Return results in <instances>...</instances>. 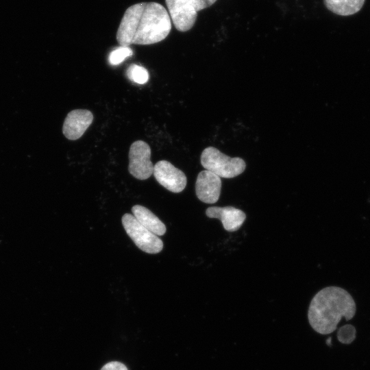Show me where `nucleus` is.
Instances as JSON below:
<instances>
[{
    "label": "nucleus",
    "instance_id": "1",
    "mask_svg": "<svg viewBox=\"0 0 370 370\" xmlns=\"http://www.w3.org/2000/svg\"><path fill=\"white\" fill-rule=\"evenodd\" d=\"M171 29V17L162 4L140 2L126 9L116 38L121 47L152 45L166 38Z\"/></svg>",
    "mask_w": 370,
    "mask_h": 370
},
{
    "label": "nucleus",
    "instance_id": "2",
    "mask_svg": "<svg viewBox=\"0 0 370 370\" xmlns=\"http://www.w3.org/2000/svg\"><path fill=\"white\" fill-rule=\"evenodd\" d=\"M356 306L352 295L344 288L328 286L312 297L308 310V322L321 334H329L336 330L342 317L347 321L356 314Z\"/></svg>",
    "mask_w": 370,
    "mask_h": 370
},
{
    "label": "nucleus",
    "instance_id": "3",
    "mask_svg": "<svg viewBox=\"0 0 370 370\" xmlns=\"http://www.w3.org/2000/svg\"><path fill=\"white\" fill-rule=\"evenodd\" d=\"M217 0H165L169 14L180 32L190 30L195 25L197 12L213 5Z\"/></svg>",
    "mask_w": 370,
    "mask_h": 370
},
{
    "label": "nucleus",
    "instance_id": "4",
    "mask_svg": "<svg viewBox=\"0 0 370 370\" xmlns=\"http://www.w3.org/2000/svg\"><path fill=\"white\" fill-rule=\"evenodd\" d=\"M201 164L206 169L220 177L232 178L241 174L245 169V162L241 158H230L214 147L204 149Z\"/></svg>",
    "mask_w": 370,
    "mask_h": 370
},
{
    "label": "nucleus",
    "instance_id": "5",
    "mask_svg": "<svg viewBox=\"0 0 370 370\" xmlns=\"http://www.w3.org/2000/svg\"><path fill=\"white\" fill-rule=\"evenodd\" d=\"M121 221L126 233L140 250L151 254L162 251V241L142 225L134 215L126 213L123 215Z\"/></svg>",
    "mask_w": 370,
    "mask_h": 370
},
{
    "label": "nucleus",
    "instance_id": "6",
    "mask_svg": "<svg viewBox=\"0 0 370 370\" xmlns=\"http://www.w3.org/2000/svg\"><path fill=\"white\" fill-rule=\"evenodd\" d=\"M151 148L143 140L134 142L129 151L128 171L135 178L145 180L153 173V164L150 160Z\"/></svg>",
    "mask_w": 370,
    "mask_h": 370
},
{
    "label": "nucleus",
    "instance_id": "7",
    "mask_svg": "<svg viewBox=\"0 0 370 370\" xmlns=\"http://www.w3.org/2000/svg\"><path fill=\"white\" fill-rule=\"evenodd\" d=\"M153 173L157 182L172 193H180L186 186L187 179L184 173L169 161H158L153 166Z\"/></svg>",
    "mask_w": 370,
    "mask_h": 370
},
{
    "label": "nucleus",
    "instance_id": "8",
    "mask_svg": "<svg viewBox=\"0 0 370 370\" xmlns=\"http://www.w3.org/2000/svg\"><path fill=\"white\" fill-rule=\"evenodd\" d=\"M221 180L214 173L204 170L197 177L195 192L197 198L206 204L216 203L220 197Z\"/></svg>",
    "mask_w": 370,
    "mask_h": 370
},
{
    "label": "nucleus",
    "instance_id": "9",
    "mask_svg": "<svg viewBox=\"0 0 370 370\" xmlns=\"http://www.w3.org/2000/svg\"><path fill=\"white\" fill-rule=\"evenodd\" d=\"M93 121L92 113L88 110L76 109L68 113L62 127L64 136L69 140L79 138Z\"/></svg>",
    "mask_w": 370,
    "mask_h": 370
},
{
    "label": "nucleus",
    "instance_id": "10",
    "mask_svg": "<svg viewBox=\"0 0 370 370\" xmlns=\"http://www.w3.org/2000/svg\"><path fill=\"white\" fill-rule=\"evenodd\" d=\"M206 214L209 218L219 219L223 228L228 232L238 230L246 219L243 211L233 206L209 207L206 210Z\"/></svg>",
    "mask_w": 370,
    "mask_h": 370
},
{
    "label": "nucleus",
    "instance_id": "11",
    "mask_svg": "<svg viewBox=\"0 0 370 370\" xmlns=\"http://www.w3.org/2000/svg\"><path fill=\"white\" fill-rule=\"evenodd\" d=\"M132 212L136 220L145 227L157 236L165 234L166 228L165 225L148 208L135 205L132 208Z\"/></svg>",
    "mask_w": 370,
    "mask_h": 370
},
{
    "label": "nucleus",
    "instance_id": "12",
    "mask_svg": "<svg viewBox=\"0 0 370 370\" xmlns=\"http://www.w3.org/2000/svg\"><path fill=\"white\" fill-rule=\"evenodd\" d=\"M365 0H323L325 6L340 16H349L360 10Z\"/></svg>",
    "mask_w": 370,
    "mask_h": 370
},
{
    "label": "nucleus",
    "instance_id": "13",
    "mask_svg": "<svg viewBox=\"0 0 370 370\" xmlns=\"http://www.w3.org/2000/svg\"><path fill=\"white\" fill-rule=\"evenodd\" d=\"M126 74L130 80L139 84H145L149 77L147 69L137 64L130 65L127 70Z\"/></svg>",
    "mask_w": 370,
    "mask_h": 370
},
{
    "label": "nucleus",
    "instance_id": "14",
    "mask_svg": "<svg viewBox=\"0 0 370 370\" xmlns=\"http://www.w3.org/2000/svg\"><path fill=\"white\" fill-rule=\"evenodd\" d=\"M132 54V50L130 47L121 46L110 53L109 62L112 65H117Z\"/></svg>",
    "mask_w": 370,
    "mask_h": 370
},
{
    "label": "nucleus",
    "instance_id": "15",
    "mask_svg": "<svg viewBox=\"0 0 370 370\" xmlns=\"http://www.w3.org/2000/svg\"><path fill=\"white\" fill-rule=\"evenodd\" d=\"M338 340L342 343L349 344L356 338V329L352 325H346L339 328Z\"/></svg>",
    "mask_w": 370,
    "mask_h": 370
},
{
    "label": "nucleus",
    "instance_id": "16",
    "mask_svg": "<svg viewBox=\"0 0 370 370\" xmlns=\"http://www.w3.org/2000/svg\"><path fill=\"white\" fill-rule=\"evenodd\" d=\"M101 370H128L127 367L118 361H112L104 365Z\"/></svg>",
    "mask_w": 370,
    "mask_h": 370
}]
</instances>
